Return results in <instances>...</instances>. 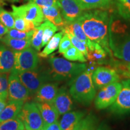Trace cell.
<instances>
[{"mask_svg":"<svg viewBox=\"0 0 130 130\" xmlns=\"http://www.w3.org/2000/svg\"><path fill=\"white\" fill-rule=\"evenodd\" d=\"M78 21L89 39L98 43L110 54L109 25L111 19L108 11L104 9L84 10Z\"/></svg>","mask_w":130,"mask_h":130,"instance_id":"obj_1","label":"cell"},{"mask_svg":"<svg viewBox=\"0 0 130 130\" xmlns=\"http://www.w3.org/2000/svg\"><path fill=\"white\" fill-rule=\"evenodd\" d=\"M109 46L111 51L117 58L125 64H130V32L126 25L116 21L110 24L109 28Z\"/></svg>","mask_w":130,"mask_h":130,"instance_id":"obj_2","label":"cell"},{"mask_svg":"<svg viewBox=\"0 0 130 130\" xmlns=\"http://www.w3.org/2000/svg\"><path fill=\"white\" fill-rule=\"evenodd\" d=\"M92 68L86 69L69 83V93L76 101L89 105L95 98L96 88L92 81Z\"/></svg>","mask_w":130,"mask_h":130,"instance_id":"obj_3","label":"cell"},{"mask_svg":"<svg viewBox=\"0 0 130 130\" xmlns=\"http://www.w3.org/2000/svg\"><path fill=\"white\" fill-rule=\"evenodd\" d=\"M51 80H72L87 69L84 63H72L63 58L51 57L49 59Z\"/></svg>","mask_w":130,"mask_h":130,"instance_id":"obj_4","label":"cell"},{"mask_svg":"<svg viewBox=\"0 0 130 130\" xmlns=\"http://www.w3.org/2000/svg\"><path fill=\"white\" fill-rule=\"evenodd\" d=\"M15 74L32 95H35L42 86L51 80L48 71H41L37 68L32 71L18 72Z\"/></svg>","mask_w":130,"mask_h":130,"instance_id":"obj_5","label":"cell"},{"mask_svg":"<svg viewBox=\"0 0 130 130\" xmlns=\"http://www.w3.org/2000/svg\"><path fill=\"white\" fill-rule=\"evenodd\" d=\"M18 118L23 122L25 129L42 130L45 125L36 102H27L24 104Z\"/></svg>","mask_w":130,"mask_h":130,"instance_id":"obj_6","label":"cell"},{"mask_svg":"<svg viewBox=\"0 0 130 130\" xmlns=\"http://www.w3.org/2000/svg\"><path fill=\"white\" fill-rule=\"evenodd\" d=\"M15 63L11 72L16 73L36 69L39 64V55L36 50L30 47L20 51H14Z\"/></svg>","mask_w":130,"mask_h":130,"instance_id":"obj_7","label":"cell"},{"mask_svg":"<svg viewBox=\"0 0 130 130\" xmlns=\"http://www.w3.org/2000/svg\"><path fill=\"white\" fill-rule=\"evenodd\" d=\"M121 88V83L115 82L100 89L95 98L96 108L103 110L111 106L118 98Z\"/></svg>","mask_w":130,"mask_h":130,"instance_id":"obj_8","label":"cell"},{"mask_svg":"<svg viewBox=\"0 0 130 130\" xmlns=\"http://www.w3.org/2000/svg\"><path fill=\"white\" fill-rule=\"evenodd\" d=\"M12 9L13 16H19L31 21L36 27L40 26L45 21L41 7L35 3H28L19 7L12 5Z\"/></svg>","mask_w":130,"mask_h":130,"instance_id":"obj_9","label":"cell"},{"mask_svg":"<svg viewBox=\"0 0 130 130\" xmlns=\"http://www.w3.org/2000/svg\"><path fill=\"white\" fill-rule=\"evenodd\" d=\"M122 88L115 102L109 110L116 115H125L130 113V79L122 81Z\"/></svg>","mask_w":130,"mask_h":130,"instance_id":"obj_10","label":"cell"},{"mask_svg":"<svg viewBox=\"0 0 130 130\" xmlns=\"http://www.w3.org/2000/svg\"><path fill=\"white\" fill-rule=\"evenodd\" d=\"M120 77L115 69L105 66L98 67L92 74V81L95 88L102 87L115 82H119Z\"/></svg>","mask_w":130,"mask_h":130,"instance_id":"obj_11","label":"cell"},{"mask_svg":"<svg viewBox=\"0 0 130 130\" xmlns=\"http://www.w3.org/2000/svg\"><path fill=\"white\" fill-rule=\"evenodd\" d=\"M30 95L28 89L22 83L17 75L11 72L9 76L7 100L25 102Z\"/></svg>","mask_w":130,"mask_h":130,"instance_id":"obj_12","label":"cell"},{"mask_svg":"<svg viewBox=\"0 0 130 130\" xmlns=\"http://www.w3.org/2000/svg\"><path fill=\"white\" fill-rule=\"evenodd\" d=\"M58 3L63 19L66 23L77 20L84 11L77 0H58Z\"/></svg>","mask_w":130,"mask_h":130,"instance_id":"obj_13","label":"cell"},{"mask_svg":"<svg viewBox=\"0 0 130 130\" xmlns=\"http://www.w3.org/2000/svg\"><path fill=\"white\" fill-rule=\"evenodd\" d=\"M69 92L65 87L58 89L54 100L52 102L60 115H63L73 108V101Z\"/></svg>","mask_w":130,"mask_h":130,"instance_id":"obj_14","label":"cell"},{"mask_svg":"<svg viewBox=\"0 0 130 130\" xmlns=\"http://www.w3.org/2000/svg\"><path fill=\"white\" fill-rule=\"evenodd\" d=\"M15 63L14 51L3 45H0V73H9L13 69Z\"/></svg>","mask_w":130,"mask_h":130,"instance_id":"obj_15","label":"cell"},{"mask_svg":"<svg viewBox=\"0 0 130 130\" xmlns=\"http://www.w3.org/2000/svg\"><path fill=\"white\" fill-rule=\"evenodd\" d=\"M58 89V84L54 83H46L40 87L35 94L36 102H53Z\"/></svg>","mask_w":130,"mask_h":130,"instance_id":"obj_16","label":"cell"},{"mask_svg":"<svg viewBox=\"0 0 130 130\" xmlns=\"http://www.w3.org/2000/svg\"><path fill=\"white\" fill-rule=\"evenodd\" d=\"M85 113L81 111H69L63 115L58 122L61 130H73L77 123L85 116Z\"/></svg>","mask_w":130,"mask_h":130,"instance_id":"obj_17","label":"cell"},{"mask_svg":"<svg viewBox=\"0 0 130 130\" xmlns=\"http://www.w3.org/2000/svg\"><path fill=\"white\" fill-rule=\"evenodd\" d=\"M36 104L45 125L51 124L58 121L60 115L52 102H36Z\"/></svg>","mask_w":130,"mask_h":130,"instance_id":"obj_18","label":"cell"},{"mask_svg":"<svg viewBox=\"0 0 130 130\" xmlns=\"http://www.w3.org/2000/svg\"><path fill=\"white\" fill-rule=\"evenodd\" d=\"M61 30L64 33V32H69V33L72 34L75 37L85 43L88 48L92 43V41H91L87 37L78 19L72 21V22L66 23V25Z\"/></svg>","mask_w":130,"mask_h":130,"instance_id":"obj_19","label":"cell"},{"mask_svg":"<svg viewBox=\"0 0 130 130\" xmlns=\"http://www.w3.org/2000/svg\"><path fill=\"white\" fill-rule=\"evenodd\" d=\"M45 20L49 21L57 28L61 29L66 25V21L61 16V13L58 7H41Z\"/></svg>","mask_w":130,"mask_h":130,"instance_id":"obj_20","label":"cell"},{"mask_svg":"<svg viewBox=\"0 0 130 130\" xmlns=\"http://www.w3.org/2000/svg\"><path fill=\"white\" fill-rule=\"evenodd\" d=\"M24 104V101H9V102H7L0 113V122L18 118Z\"/></svg>","mask_w":130,"mask_h":130,"instance_id":"obj_21","label":"cell"},{"mask_svg":"<svg viewBox=\"0 0 130 130\" xmlns=\"http://www.w3.org/2000/svg\"><path fill=\"white\" fill-rule=\"evenodd\" d=\"M0 40L14 51H20L25 50L30 47L31 43V39H19L11 38L6 35L4 36Z\"/></svg>","mask_w":130,"mask_h":130,"instance_id":"obj_22","label":"cell"},{"mask_svg":"<svg viewBox=\"0 0 130 130\" xmlns=\"http://www.w3.org/2000/svg\"><path fill=\"white\" fill-rule=\"evenodd\" d=\"M84 10L109 8L113 0H77Z\"/></svg>","mask_w":130,"mask_h":130,"instance_id":"obj_23","label":"cell"},{"mask_svg":"<svg viewBox=\"0 0 130 130\" xmlns=\"http://www.w3.org/2000/svg\"><path fill=\"white\" fill-rule=\"evenodd\" d=\"M63 35H64V32L62 31L55 34L52 37L50 41L48 42V43H47L44 50L38 54L39 56L42 58H46L51 54L56 51L57 49L58 48V47L59 46L60 42V40L62 38Z\"/></svg>","mask_w":130,"mask_h":130,"instance_id":"obj_24","label":"cell"},{"mask_svg":"<svg viewBox=\"0 0 130 130\" xmlns=\"http://www.w3.org/2000/svg\"><path fill=\"white\" fill-rule=\"evenodd\" d=\"M89 55L87 60L95 62H101L107 56V52L102 47L96 42H92L88 48Z\"/></svg>","mask_w":130,"mask_h":130,"instance_id":"obj_25","label":"cell"},{"mask_svg":"<svg viewBox=\"0 0 130 130\" xmlns=\"http://www.w3.org/2000/svg\"><path fill=\"white\" fill-rule=\"evenodd\" d=\"M98 126V120L93 114L84 116L73 130H96Z\"/></svg>","mask_w":130,"mask_h":130,"instance_id":"obj_26","label":"cell"},{"mask_svg":"<svg viewBox=\"0 0 130 130\" xmlns=\"http://www.w3.org/2000/svg\"><path fill=\"white\" fill-rule=\"evenodd\" d=\"M42 27L43 29V39H42V46H44L50 41L52 37L54 35L55 32L58 30L57 27L54 25L49 21H45V22L42 23Z\"/></svg>","mask_w":130,"mask_h":130,"instance_id":"obj_27","label":"cell"},{"mask_svg":"<svg viewBox=\"0 0 130 130\" xmlns=\"http://www.w3.org/2000/svg\"><path fill=\"white\" fill-rule=\"evenodd\" d=\"M25 126L19 118L0 122V130H25Z\"/></svg>","mask_w":130,"mask_h":130,"instance_id":"obj_28","label":"cell"},{"mask_svg":"<svg viewBox=\"0 0 130 130\" xmlns=\"http://www.w3.org/2000/svg\"><path fill=\"white\" fill-rule=\"evenodd\" d=\"M14 18V28L24 32L33 31L36 26L31 21L27 20L19 16H13Z\"/></svg>","mask_w":130,"mask_h":130,"instance_id":"obj_29","label":"cell"},{"mask_svg":"<svg viewBox=\"0 0 130 130\" xmlns=\"http://www.w3.org/2000/svg\"><path fill=\"white\" fill-rule=\"evenodd\" d=\"M63 55L68 60L78 61L81 63H84L87 61V58L83 54L74 46L70 47Z\"/></svg>","mask_w":130,"mask_h":130,"instance_id":"obj_30","label":"cell"},{"mask_svg":"<svg viewBox=\"0 0 130 130\" xmlns=\"http://www.w3.org/2000/svg\"><path fill=\"white\" fill-rule=\"evenodd\" d=\"M43 29L42 25L39 27H36L33 31L31 37V46L36 50L37 51H39L42 48V39H43Z\"/></svg>","mask_w":130,"mask_h":130,"instance_id":"obj_31","label":"cell"},{"mask_svg":"<svg viewBox=\"0 0 130 130\" xmlns=\"http://www.w3.org/2000/svg\"><path fill=\"white\" fill-rule=\"evenodd\" d=\"M0 22L6 26L8 29L14 28V18L12 12L6 10L0 6Z\"/></svg>","mask_w":130,"mask_h":130,"instance_id":"obj_32","label":"cell"},{"mask_svg":"<svg viewBox=\"0 0 130 130\" xmlns=\"http://www.w3.org/2000/svg\"><path fill=\"white\" fill-rule=\"evenodd\" d=\"M7 73H0V98L4 102L8 99L9 77Z\"/></svg>","mask_w":130,"mask_h":130,"instance_id":"obj_33","label":"cell"},{"mask_svg":"<svg viewBox=\"0 0 130 130\" xmlns=\"http://www.w3.org/2000/svg\"><path fill=\"white\" fill-rule=\"evenodd\" d=\"M64 34H66L68 36V37H69L71 40L73 46L77 48L79 51H80L84 55L86 58H87L89 55V50L88 47L86 45V43L78 39L76 37H75L72 34L69 33V32H64Z\"/></svg>","mask_w":130,"mask_h":130,"instance_id":"obj_34","label":"cell"},{"mask_svg":"<svg viewBox=\"0 0 130 130\" xmlns=\"http://www.w3.org/2000/svg\"><path fill=\"white\" fill-rule=\"evenodd\" d=\"M118 9L123 18L130 21V0H119Z\"/></svg>","mask_w":130,"mask_h":130,"instance_id":"obj_35","label":"cell"},{"mask_svg":"<svg viewBox=\"0 0 130 130\" xmlns=\"http://www.w3.org/2000/svg\"><path fill=\"white\" fill-rule=\"evenodd\" d=\"M34 31V30H33ZM33 31L29 32H24L18 30L16 29H10L6 34V36L11 38L19 39H31L32 37Z\"/></svg>","mask_w":130,"mask_h":130,"instance_id":"obj_36","label":"cell"},{"mask_svg":"<svg viewBox=\"0 0 130 130\" xmlns=\"http://www.w3.org/2000/svg\"><path fill=\"white\" fill-rule=\"evenodd\" d=\"M28 3H32L38 5L40 7H58V0H24Z\"/></svg>","mask_w":130,"mask_h":130,"instance_id":"obj_37","label":"cell"},{"mask_svg":"<svg viewBox=\"0 0 130 130\" xmlns=\"http://www.w3.org/2000/svg\"><path fill=\"white\" fill-rule=\"evenodd\" d=\"M73 46L71 40L68 36L66 34H64L63 36L61 38L59 44L58 48V53L63 54L69 49L70 47Z\"/></svg>","mask_w":130,"mask_h":130,"instance_id":"obj_38","label":"cell"},{"mask_svg":"<svg viewBox=\"0 0 130 130\" xmlns=\"http://www.w3.org/2000/svg\"><path fill=\"white\" fill-rule=\"evenodd\" d=\"M42 130H61L58 121L49 125H45Z\"/></svg>","mask_w":130,"mask_h":130,"instance_id":"obj_39","label":"cell"},{"mask_svg":"<svg viewBox=\"0 0 130 130\" xmlns=\"http://www.w3.org/2000/svg\"><path fill=\"white\" fill-rule=\"evenodd\" d=\"M8 30H9V29H8L6 26L3 25L1 22H0V39H1L5 35L7 34Z\"/></svg>","mask_w":130,"mask_h":130,"instance_id":"obj_40","label":"cell"},{"mask_svg":"<svg viewBox=\"0 0 130 130\" xmlns=\"http://www.w3.org/2000/svg\"><path fill=\"white\" fill-rule=\"evenodd\" d=\"M96 130H110V128L105 123H102L98 126Z\"/></svg>","mask_w":130,"mask_h":130,"instance_id":"obj_41","label":"cell"},{"mask_svg":"<svg viewBox=\"0 0 130 130\" xmlns=\"http://www.w3.org/2000/svg\"><path fill=\"white\" fill-rule=\"evenodd\" d=\"M6 104H7V102H4L1 98H0V107L4 106V105H6Z\"/></svg>","mask_w":130,"mask_h":130,"instance_id":"obj_42","label":"cell"},{"mask_svg":"<svg viewBox=\"0 0 130 130\" xmlns=\"http://www.w3.org/2000/svg\"><path fill=\"white\" fill-rule=\"evenodd\" d=\"M5 3L4 2V0H0V6H4Z\"/></svg>","mask_w":130,"mask_h":130,"instance_id":"obj_43","label":"cell"},{"mask_svg":"<svg viewBox=\"0 0 130 130\" xmlns=\"http://www.w3.org/2000/svg\"><path fill=\"white\" fill-rule=\"evenodd\" d=\"M26 130H31V129H26Z\"/></svg>","mask_w":130,"mask_h":130,"instance_id":"obj_44","label":"cell"},{"mask_svg":"<svg viewBox=\"0 0 130 130\" xmlns=\"http://www.w3.org/2000/svg\"></svg>","mask_w":130,"mask_h":130,"instance_id":"obj_45","label":"cell"}]
</instances>
